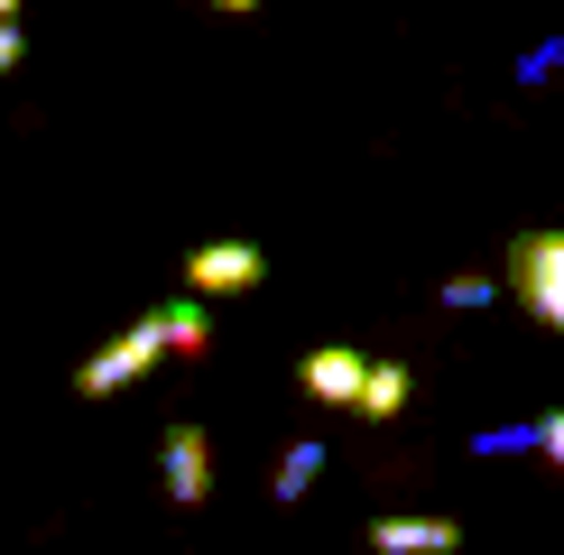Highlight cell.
Here are the masks:
<instances>
[{"instance_id":"6da1fadb","label":"cell","mask_w":564,"mask_h":555,"mask_svg":"<svg viewBox=\"0 0 564 555\" xmlns=\"http://www.w3.org/2000/svg\"><path fill=\"white\" fill-rule=\"evenodd\" d=\"M509 287L546 334H564V231H519L509 241Z\"/></svg>"},{"instance_id":"7a4b0ae2","label":"cell","mask_w":564,"mask_h":555,"mask_svg":"<svg viewBox=\"0 0 564 555\" xmlns=\"http://www.w3.org/2000/svg\"><path fill=\"white\" fill-rule=\"evenodd\" d=\"M158 352H176V342H167V324H158V315H139L121 342H102V352L75 370V399H121L130 380H149V370H158Z\"/></svg>"},{"instance_id":"3957f363","label":"cell","mask_w":564,"mask_h":555,"mask_svg":"<svg viewBox=\"0 0 564 555\" xmlns=\"http://www.w3.org/2000/svg\"><path fill=\"white\" fill-rule=\"evenodd\" d=\"M269 278V250L260 241H195L185 250V287L195 296H250Z\"/></svg>"},{"instance_id":"277c9868","label":"cell","mask_w":564,"mask_h":555,"mask_svg":"<svg viewBox=\"0 0 564 555\" xmlns=\"http://www.w3.org/2000/svg\"><path fill=\"white\" fill-rule=\"evenodd\" d=\"M361 380H370V352H351V342H324L296 361V389L315 407H361Z\"/></svg>"},{"instance_id":"5b68a950","label":"cell","mask_w":564,"mask_h":555,"mask_svg":"<svg viewBox=\"0 0 564 555\" xmlns=\"http://www.w3.org/2000/svg\"><path fill=\"white\" fill-rule=\"evenodd\" d=\"M158 472H167V500H185V509L214 500V445H204V426H167L158 435Z\"/></svg>"},{"instance_id":"8992f818","label":"cell","mask_w":564,"mask_h":555,"mask_svg":"<svg viewBox=\"0 0 564 555\" xmlns=\"http://www.w3.org/2000/svg\"><path fill=\"white\" fill-rule=\"evenodd\" d=\"M370 546L380 555H454L463 519H370Z\"/></svg>"},{"instance_id":"52a82bcc","label":"cell","mask_w":564,"mask_h":555,"mask_svg":"<svg viewBox=\"0 0 564 555\" xmlns=\"http://www.w3.org/2000/svg\"><path fill=\"white\" fill-rule=\"evenodd\" d=\"M315 472H324V445H315V435H296V445L278 454V472H269V500H278V509H296L305 491H315Z\"/></svg>"},{"instance_id":"ba28073f","label":"cell","mask_w":564,"mask_h":555,"mask_svg":"<svg viewBox=\"0 0 564 555\" xmlns=\"http://www.w3.org/2000/svg\"><path fill=\"white\" fill-rule=\"evenodd\" d=\"M204 306H214V296H195V287L158 306V324H167V342H176V352H214V315H204Z\"/></svg>"},{"instance_id":"9c48e42d","label":"cell","mask_w":564,"mask_h":555,"mask_svg":"<svg viewBox=\"0 0 564 555\" xmlns=\"http://www.w3.org/2000/svg\"><path fill=\"white\" fill-rule=\"evenodd\" d=\"M408 370H398V361H370V380H361V407H351V416H370V426H389V416L398 407H408Z\"/></svg>"},{"instance_id":"30bf717a","label":"cell","mask_w":564,"mask_h":555,"mask_svg":"<svg viewBox=\"0 0 564 555\" xmlns=\"http://www.w3.org/2000/svg\"><path fill=\"white\" fill-rule=\"evenodd\" d=\"M473 454H481V463H500V454H536V426H528V416H519V426H481V435H473Z\"/></svg>"},{"instance_id":"8fae6325","label":"cell","mask_w":564,"mask_h":555,"mask_svg":"<svg viewBox=\"0 0 564 555\" xmlns=\"http://www.w3.org/2000/svg\"><path fill=\"white\" fill-rule=\"evenodd\" d=\"M444 306H454V315H481V306H500V287H490L481 269H463V278H444Z\"/></svg>"},{"instance_id":"7c38bea8","label":"cell","mask_w":564,"mask_h":555,"mask_svg":"<svg viewBox=\"0 0 564 555\" xmlns=\"http://www.w3.org/2000/svg\"><path fill=\"white\" fill-rule=\"evenodd\" d=\"M555 65H564V37H536V46H528V56H519V84H546V75H555Z\"/></svg>"},{"instance_id":"4fadbf2b","label":"cell","mask_w":564,"mask_h":555,"mask_svg":"<svg viewBox=\"0 0 564 555\" xmlns=\"http://www.w3.org/2000/svg\"><path fill=\"white\" fill-rule=\"evenodd\" d=\"M536 454H546L555 472H564V407H546V416H536Z\"/></svg>"},{"instance_id":"5bb4252c","label":"cell","mask_w":564,"mask_h":555,"mask_svg":"<svg viewBox=\"0 0 564 555\" xmlns=\"http://www.w3.org/2000/svg\"><path fill=\"white\" fill-rule=\"evenodd\" d=\"M19 56H29L19 46V19H0V75H19Z\"/></svg>"},{"instance_id":"9a60e30c","label":"cell","mask_w":564,"mask_h":555,"mask_svg":"<svg viewBox=\"0 0 564 555\" xmlns=\"http://www.w3.org/2000/svg\"><path fill=\"white\" fill-rule=\"evenodd\" d=\"M214 10H231V19H250V10H260V0H214Z\"/></svg>"},{"instance_id":"2e32d148","label":"cell","mask_w":564,"mask_h":555,"mask_svg":"<svg viewBox=\"0 0 564 555\" xmlns=\"http://www.w3.org/2000/svg\"><path fill=\"white\" fill-rule=\"evenodd\" d=\"M0 19H19V0H0Z\"/></svg>"}]
</instances>
